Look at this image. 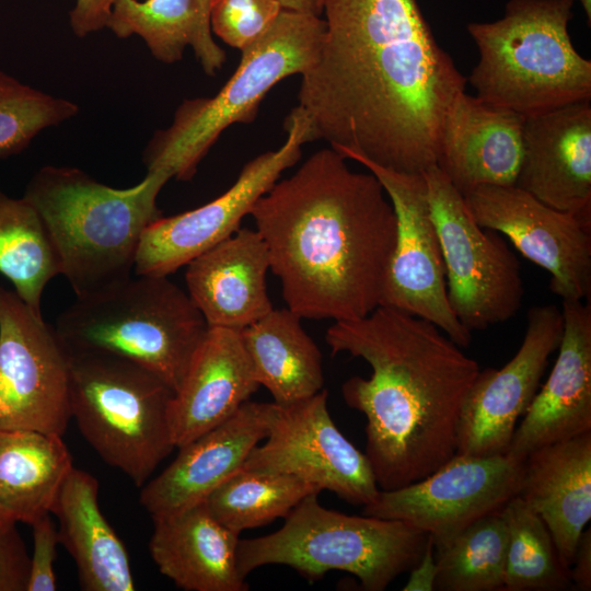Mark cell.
<instances>
[{"label": "cell", "mask_w": 591, "mask_h": 591, "mask_svg": "<svg viewBox=\"0 0 591 591\" xmlns=\"http://www.w3.org/2000/svg\"><path fill=\"white\" fill-rule=\"evenodd\" d=\"M279 2L287 10L322 15V0H279Z\"/></svg>", "instance_id": "60d3db41"}, {"label": "cell", "mask_w": 591, "mask_h": 591, "mask_svg": "<svg viewBox=\"0 0 591 591\" xmlns=\"http://www.w3.org/2000/svg\"><path fill=\"white\" fill-rule=\"evenodd\" d=\"M16 523L0 520V591H26L31 557Z\"/></svg>", "instance_id": "8d00e7d4"}, {"label": "cell", "mask_w": 591, "mask_h": 591, "mask_svg": "<svg viewBox=\"0 0 591 591\" xmlns=\"http://www.w3.org/2000/svg\"><path fill=\"white\" fill-rule=\"evenodd\" d=\"M325 27L321 16L282 9L271 26L241 50L235 72L216 95L184 100L171 125L154 131L142 153L147 173L190 181L227 128L254 121L274 85L314 63Z\"/></svg>", "instance_id": "8992f818"}, {"label": "cell", "mask_w": 591, "mask_h": 591, "mask_svg": "<svg viewBox=\"0 0 591 591\" xmlns=\"http://www.w3.org/2000/svg\"><path fill=\"white\" fill-rule=\"evenodd\" d=\"M268 251L256 230L240 228L186 265L187 292L209 327L242 331L269 311Z\"/></svg>", "instance_id": "603a6c76"}, {"label": "cell", "mask_w": 591, "mask_h": 591, "mask_svg": "<svg viewBox=\"0 0 591 591\" xmlns=\"http://www.w3.org/2000/svg\"><path fill=\"white\" fill-rule=\"evenodd\" d=\"M507 541L500 510L476 521L445 546L434 548V590L502 591Z\"/></svg>", "instance_id": "d6a6232c"}, {"label": "cell", "mask_w": 591, "mask_h": 591, "mask_svg": "<svg viewBox=\"0 0 591 591\" xmlns=\"http://www.w3.org/2000/svg\"><path fill=\"white\" fill-rule=\"evenodd\" d=\"M166 183L147 173L132 187L115 188L72 166L33 174L23 196L42 217L76 297L131 277L143 231L162 217L157 198Z\"/></svg>", "instance_id": "277c9868"}, {"label": "cell", "mask_w": 591, "mask_h": 591, "mask_svg": "<svg viewBox=\"0 0 591 591\" xmlns=\"http://www.w3.org/2000/svg\"><path fill=\"white\" fill-rule=\"evenodd\" d=\"M524 459L455 453L426 477L393 490H380L363 514L406 522L431 536L434 548L502 510L519 494Z\"/></svg>", "instance_id": "4fadbf2b"}, {"label": "cell", "mask_w": 591, "mask_h": 591, "mask_svg": "<svg viewBox=\"0 0 591 591\" xmlns=\"http://www.w3.org/2000/svg\"><path fill=\"white\" fill-rule=\"evenodd\" d=\"M99 482L72 466L51 513L59 521V542L73 558L84 591L136 589L127 548L99 506Z\"/></svg>", "instance_id": "484cf974"}, {"label": "cell", "mask_w": 591, "mask_h": 591, "mask_svg": "<svg viewBox=\"0 0 591 591\" xmlns=\"http://www.w3.org/2000/svg\"><path fill=\"white\" fill-rule=\"evenodd\" d=\"M523 123V116L462 92L445 115L437 166L463 196L484 185H515Z\"/></svg>", "instance_id": "44dd1931"}, {"label": "cell", "mask_w": 591, "mask_h": 591, "mask_svg": "<svg viewBox=\"0 0 591 591\" xmlns=\"http://www.w3.org/2000/svg\"><path fill=\"white\" fill-rule=\"evenodd\" d=\"M564 331L561 308L532 306L515 355L500 369H480L464 399L456 453H506L517 428L540 386L549 356L558 348Z\"/></svg>", "instance_id": "e0dca14e"}, {"label": "cell", "mask_w": 591, "mask_h": 591, "mask_svg": "<svg viewBox=\"0 0 591 591\" xmlns=\"http://www.w3.org/2000/svg\"><path fill=\"white\" fill-rule=\"evenodd\" d=\"M50 514L43 515L31 525L34 546L26 591H55L57 589L54 561L56 547L60 542Z\"/></svg>", "instance_id": "d590c367"}, {"label": "cell", "mask_w": 591, "mask_h": 591, "mask_svg": "<svg viewBox=\"0 0 591 591\" xmlns=\"http://www.w3.org/2000/svg\"><path fill=\"white\" fill-rule=\"evenodd\" d=\"M263 441L241 468L296 476L352 505L366 506L380 491L366 454L333 421L324 389L287 406L276 404Z\"/></svg>", "instance_id": "9a60e30c"}, {"label": "cell", "mask_w": 591, "mask_h": 591, "mask_svg": "<svg viewBox=\"0 0 591 591\" xmlns=\"http://www.w3.org/2000/svg\"><path fill=\"white\" fill-rule=\"evenodd\" d=\"M381 183L396 216V239L381 304L427 320L464 348L472 333L454 315L448 300L440 241L431 218L424 174L399 173L359 155Z\"/></svg>", "instance_id": "5bb4252c"}, {"label": "cell", "mask_w": 591, "mask_h": 591, "mask_svg": "<svg viewBox=\"0 0 591 591\" xmlns=\"http://www.w3.org/2000/svg\"><path fill=\"white\" fill-rule=\"evenodd\" d=\"M515 185L591 229V102L524 117Z\"/></svg>", "instance_id": "ac0fdd59"}, {"label": "cell", "mask_w": 591, "mask_h": 591, "mask_svg": "<svg viewBox=\"0 0 591 591\" xmlns=\"http://www.w3.org/2000/svg\"><path fill=\"white\" fill-rule=\"evenodd\" d=\"M564 331L553 370L515 428L517 457L591 431V304L563 301Z\"/></svg>", "instance_id": "ffe728a7"}, {"label": "cell", "mask_w": 591, "mask_h": 591, "mask_svg": "<svg viewBox=\"0 0 591 591\" xmlns=\"http://www.w3.org/2000/svg\"><path fill=\"white\" fill-rule=\"evenodd\" d=\"M325 33L298 106L345 159L399 173L437 165L445 115L466 78L416 0H322Z\"/></svg>", "instance_id": "6da1fadb"}, {"label": "cell", "mask_w": 591, "mask_h": 591, "mask_svg": "<svg viewBox=\"0 0 591 591\" xmlns=\"http://www.w3.org/2000/svg\"><path fill=\"white\" fill-rule=\"evenodd\" d=\"M216 0H114L106 27L118 38L139 36L160 62L172 65L193 49L202 71L215 77L227 61L211 31Z\"/></svg>", "instance_id": "4316f807"}, {"label": "cell", "mask_w": 591, "mask_h": 591, "mask_svg": "<svg viewBox=\"0 0 591 591\" xmlns=\"http://www.w3.org/2000/svg\"><path fill=\"white\" fill-rule=\"evenodd\" d=\"M149 552L159 571L185 591H246L237 568L239 534L206 503L151 517Z\"/></svg>", "instance_id": "cb8c5ba5"}, {"label": "cell", "mask_w": 591, "mask_h": 591, "mask_svg": "<svg viewBox=\"0 0 591 591\" xmlns=\"http://www.w3.org/2000/svg\"><path fill=\"white\" fill-rule=\"evenodd\" d=\"M518 495L544 521L570 569L591 519V431L530 452Z\"/></svg>", "instance_id": "d4e9b609"}, {"label": "cell", "mask_w": 591, "mask_h": 591, "mask_svg": "<svg viewBox=\"0 0 591 591\" xmlns=\"http://www.w3.org/2000/svg\"><path fill=\"white\" fill-rule=\"evenodd\" d=\"M325 340L333 355L371 367L369 378L341 386L346 404L366 417V456L380 490L434 472L456 453L464 399L480 367L431 322L379 305L334 322Z\"/></svg>", "instance_id": "3957f363"}, {"label": "cell", "mask_w": 591, "mask_h": 591, "mask_svg": "<svg viewBox=\"0 0 591 591\" xmlns=\"http://www.w3.org/2000/svg\"><path fill=\"white\" fill-rule=\"evenodd\" d=\"M259 386L240 332L209 327L170 403L175 448L229 419Z\"/></svg>", "instance_id": "7402d4cb"}, {"label": "cell", "mask_w": 591, "mask_h": 591, "mask_svg": "<svg viewBox=\"0 0 591 591\" xmlns=\"http://www.w3.org/2000/svg\"><path fill=\"white\" fill-rule=\"evenodd\" d=\"M473 219L505 234L520 254L545 269L563 301H590L591 229L517 185H484L464 196Z\"/></svg>", "instance_id": "2e32d148"}, {"label": "cell", "mask_w": 591, "mask_h": 591, "mask_svg": "<svg viewBox=\"0 0 591 591\" xmlns=\"http://www.w3.org/2000/svg\"><path fill=\"white\" fill-rule=\"evenodd\" d=\"M209 328L188 292L167 276L135 275L76 297L55 329L70 351H96L130 360L174 392Z\"/></svg>", "instance_id": "52a82bcc"}, {"label": "cell", "mask_w": 591, "mask_h": 591, "mask_svg": "<svg viewBox=\"0 0 591 591\" xmlns=\"http://www.w3.org/2000/svg\"><path fill=\"white\" fill-rule=\"evenodd\" d=\"M501 512L508 533L502 591L572 589L570 569L563 563L544 521L519 495Z\"/></svg>", "instance_id": "1f68e13d"}, {"label": "cell", "mask_w": 591, "mask_h": 591, "mask_svg": "<svg viewBox=\"0 0 591 591\" xmlns=\"http://www.w3.org/2000/svg\"><path fill=\"white\" fill-rule=\"evenodd\" d=\"M0 274L38 315L46 285L61 275L58 253L35 207L24 196L11 197L1 189Z\"/></svg>", "instance_id": "f546056e"}, {"label": "cell", "mask_w": 591, "mask_h": 591, "mask_svg": "<svg viewBox=\"0 0 591 591\" xmlns=\"http://www.w3.org/2000/svg\"><path fill=\"white\" fill-rule=\"evenodd\" d=\"M299 477L240 468L205 500L213 517L236 534L286 518L306 496L320 494Z\"/></svg>", "instance_id": "4dcf8cb0"}, {"label": "cell", "mask_w": 591, "mask_h": 591, "mask_svg": "<svg viewBox=\"0 0 591 591\" xmlns=\"http://www.w3.org/2000/svg\"><path fill=\"white\" fill-rule=\"evenodd\" d=\"M78 113L74 102L45 93L0 70V159L21 153L43 130Z\"/></svg>", "instance_id": "836d02e7"}, {"label": "cell", "mask_w": 591, "mask_h": 591, "mask_svg": "<svg viewBox=\"0 0 591 591\" xmlns=\"http://www.w3.org/2000/svg\"><path fill=\"white\" fill-rule=\"evenodd\" d=\"M346 160L317 150L250 213L287 308L302 318L352 321L381 304L396 216L379 179Z\"/></svg>", "instance_id": "7a4b0ae2"}, {"label": "cell", "mask_w": 591, "mask_h": 591, "mask_svg": "<svg viewBox=\"0 0 591 591\" xmlns=\"http://www.w3.org/2000/svg\"><path fill=\"white\" fill-rule=\"evenodd\" d=\"M69 352L71 418L100 457L141 488L175 448L169 419L174 391L125 358Z\"/></svg>", "instance_id": "9c48e42d"}, {"label": "cell", "mask_w": 591, "mask_h": 591, "mask_svg": "<svg viewBox=\"0 0 591 591\" xmlns=\"http://www.w3.org/2000/svg\"><path fill=\"white\" fill-rule=\"evenodd\" d=\"M114 0H76L69 13L74 35L85 37L106 27Z\"/></svg>", "instance_id": "74e56055"}, {"label": "cell", "mask_w": 591, "mask_h": 591, "mask_svg": "<svg viewBox=\"0 0 591 591\" xmlns=\"http://www.w3.org/2000/svg\"><path fill=\"white\" fill-rule=\"evenodd\" d=\"M72 466L62 436L0 430V520L32 525L51 513Z\"/></svg>", "instance_id": "f1b7e54d"}, {"label": "cell", "mask_w": 591, "mask_h": 591, "mask_svg": "<svg viewBox=\"0 0 591 591\" xmlns=\"http://www.w3.org/2000/svg\"><path fill=\"white\" fill-rule=\"evenodd\" d=\"M282 5L279 0H216L211 31L240 51L257 40L275 22Z\"/></svg>", "instance_id": "e575fe53"}, {"label": "cell", "mask_w": 591, "mask_h": 591, "mask_svg": "<svg viewBox=\"0 0 591 591\" xmlns=\"http://www.w3.org/2000/svg\"><path fill=\"white\" fill-rule=\"evenodd\" d=\"M579 2L581 3L584 13L588 16V24L590 25V23H591V0H579Z\"/></svg>", "instance_id": "b9f144b4"}, {"label": "cell", "mask_w": 591, "mask_h": 591, "mask_svg": "<svg viewBox=\"0 0 591 591\" xmlns=\"http://www.w3.org/2000/svg\"><path fill=\"white\" fill-rule=\"evenodd\" d=\"M275 412V403L247 401L229 419L178 448L171 464L141 487V506L157 517L202 502L266 438Z\"/></svg>", "instance_id": "d6986e66"}, {"label": "cell", "mask_w": 591, "mask_h": 591, "mask_svg": "<svg viewBox=\"0 0 591 591\" xmlns=\"http://www.w3.org/2000/svg\"><path fill=\"white\" fill-rule=\"evenodd\" d=\"M70 352L54 326L0 286V430L63 436Z\"/></svg>", "instance_id": "8fae6325"}, {"label": "cell", "mask_w": 591, "mask_h": 591, "mask_svg": "<svg viewBox=\"0 0 591 591\" xmlns=\"http://www.w3.org/2000/svg\"><path fill=\"white\" fill-rule=\"evenodd\" d=\"M572 589L590 591L591 589V530L581 533L570 566Z\"/></svg>", "instance_id": "ab89813d"}, {"label": "cell", "mask_w": 591, "mask_h": 591, "mask_svg": "<svg viewBox=\"0 0 591 591\" xmlns=\"http://www.w3.org/2000/svg\"><path fill=\"white\" fill-rule=\"evenodd\" d=\"M290 309H273L250 324L240 336L255 378L274 397L287 406L323 390L322 355Z\"/></svg>", "instance_id": "83f0119b"}, {"label": "cell", "mask_w": 591, "mask_h": 591, "mask_svg": "<svg viewBox=\"0 0 591 591\" xmlns=\"http://www.w3.org/2000/svg\"><path fill=\"white\" fill-rule=\"evenodd\" d=\"M422 174L454 315L471 333L509 321L524 294L517 255L500 233L473 219L463 195L437 165Z\"/></svg>", "instance_id": "30bf717a"}, {"label": "cell", "mask_w": 591, "mask_h": 591, "mask_svg": "<svg viewBox=\"0 0 591 591\" xmlns=\"http://www.w3.org/2000/svg\"><path fill=\"white\" fill-rule=\"evenodd\" d=\"M575 0H510L501 19L471 22L478 61L466 80L480 100L523 117L591 101V60L575 48Z\"/></svg>", "instance_id": "5b68a950"}, {"label": "cell", "mask_w": 591, "mask_h": 591, "mask_svg": "<svg viewBox=\"0 0 591 591\" xmlns=\"http://www.w3.org/2000/svg\"><path fill=\"white\" fill-rule=\"evenodd\" d=\"M409 578L403 588L404 591H432L438 573L434 556V546L431 536L417 564L409 570Z\"/></svg>", "instance_id": "f35d334b"}, {"label": "cell", "mask_w": 591, "mask_h": 591, "mask_svg": "<svg viewBox=\"0 0 591 591\" xmlns=\"http://www.w3.org/2000/svg\"><path fill=\"white\" fill-rule=\"evenodd\" d=\"M317 495L302 499L279 530L239 541L243 578L263 566L283 565L310 582L340 570L356 576L363 590L383 591L421 557L426 532L403 521L327 509Z\"/></svg>", "instance_id": "ba28073f"}, {"label": "cell", "mask_w": 591, "mask_h": 591, "mask_svg": "<svg viewBox=\"0 0 591 591\" xmlns=\"http://www.w3.org/2000/svg\"><path fill=\"white\" fill-rule=\"evenodd\" d=\"M283 127L287 138L282 146L248 161L222 195L150 223L139 243L135 275L169 276L235 233L256 201L301 159L302 146L312 141L310 120L298 105L286 117Z\"/></svg>", "instance_id": "7c38bea8"}]
</instances>
